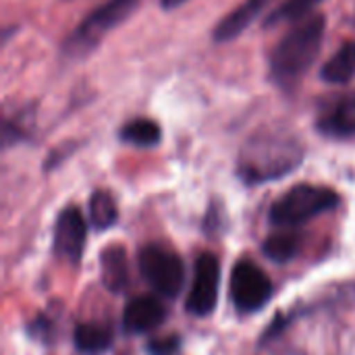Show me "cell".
<instances>
[{
  "label": "cell",
  "mask_w": 355,
  "mask_h": 355,
  "mask_svg": "<svg viewBox=\"0 0 355 355\" xmlns=\"http://www.w3.org/2000/svg\"><path fill=\"white\" fill-rule=\"evenodd\" d=\"M275 0H243L231 12H227L218 25L212 29V40L218 44H227L237 40Z\"/></svg>",
  "instance_id": "10"
},
{
  "label": "cell",
  "mask_w": 355,
  "mask_h": 355,
  "mask_svg": "<svg viewBox=\"0 0 355 355\" xmlns=\"http://www.w3.org/2000/svg\"><path fill=\"white\" fill-rule=\"evenodd\" d=\"M166 318V310L154 295H137L123 310V327L127 333H150L158 329Z\"/></svg>",
  "instance_id": "9"
},
{
  "label": "cell",
  "mask_w": 355,
  "mask_h": 355,
  "mask_svg": "<svg viewBox=\"0 0 355 355\" xmlns=\"http://www.w3.org/2000/svg\"><path fill=\"white\" fill-rule=\"evenodd\" d=\"M141 0H108L94 8L64 42L69 56H85L92 52L114 27L125 23Z\"/></svg>",
  "instance_id": "4"
},
{
  "label": "cell",
  "mask_w": 355,
  "mask_h": 355,
  "mask_svg": "<svg viewBox=\"0 0 355 355\" xmlns=\"http://www.w3.org/2000/svg\"><path fill=\"white\" fill-rule=\"evenodd\" d=\"M320 77L333 85H345L355 77V42L343 44L324 64Z\"/></svg>",
  "instance_id": "13"
},
{
  "label": "cell",
  "mask_w": 355,
  "mask_h": 355,
  "mask_svg": "<svg viewBox=\"0 0 355 355\" xmlns=\"http://www.w3.org/2000/svg\"><path fill=\"white\" fill-rule=\"evenodd\" d=\"M324 0H283L266 19L264 27H275L281 23H291V21H302L310 17V12L320 6Z\"/></svg>",
  "instance_id": "17"
},
{
  "label": "cell",
  "mask_w": 355,
  "mask_h": 355,
  "mask_svg": "<svg viewBox=\"0 0 355 355\" xmlns=\"http://www.w3.org/2000/svg\"><path fill=\"white\" fill-rule=\"evenodd\" d=\"M189 0H160V8L162 10H175L183 4H187Z\"/></svg>",
  "instance_id": "20"
},
{
  "label": "cell",
  "mask_w": 355,
  "mask_h": 355,
  "mask_svg": "<svg viewBox=\"0 0 355 355\" xmlns=\"http://www.w3.org/2000/svg\"><path fill=\"white\" fill-rule=\"evenodd\" d=\"M139 272L162 297L175 300L185 283V266L177 252L162 243H150L139 252Z\"/></svg>",
  "instance_id": "5"
},
{
  "label": "cell",
  "mask_w": 355,
  "mask_h": 355,
  "mask_svg": "<svg viewBox=\"0 0 355 355\" xmlns=\"http://www.w3.org/2000/svg\"><path fill=\"white\" fill-rule=\"evenodd\" d=\"M306 158L300 135L285 127H262L241 146L237 173L248 185H260L291 175Z\"/></svg>",
  "instance_id": "1"
},
{
  "label": "cell",
  "mask_w": 355,
  "mask_h": 355,
  "mask_svg": "<svg viewBox=\"0 0 355 355\" xmlns=\"http://www.w3.org/2000/svg\"><path fill=\"white\" fill-rule=\"evenodd\" d=\"M318 129L335 139L355 137V94L341 96L320 114Z\"/></svg>",
  "instance_id": "11"
},
{
  "label": "cell",
  "mask_w": 355,
  "mask_h": 355,
  "mask_svg": "<svg viewBox=\"0 0 355 355\" xmlns=\"http://www.w3.org/2000/svg\"><path fill=\"white\" fill-rule=\"evenodd\" d=\"M220 289V262L214 254L204 252L196 258L193 281L187 293V312L193 316H210L218 302Z\"/></svg>",
  "instance_id": "7"
},
{
  "label": "cell",
  "mask_w": 355,
  "mask_h": 355,
  "mask_svg": "<svg viewBox=\"0 0 355 355\" xmlns=\"http://www.w3.org/2000/svg\"><path fill=\"white\" fill-rule=\"evenodd\" d=\"M341 198L335 189L324 185L300 183L287 189L268 212V220L275 227H297L324 212H331L339 206Z\"/></svg>",
  "instance_id": "3"
},
{
  "label": "cell",
  "mask_w": 355,
  "mask_h": 355,
  "mask_svg": "<svg viewBox=\"0 0 355 355\" xmlns=\"http://www.w3.org/2000/svg\"><path fill=\"white\" fill-rule=\"evenodd\" d=\"M272 297L270 277L254 262L239 260L231 270V302L243 314L262 310Z\"/></svg>",
  "instance_id": "6"
},
{
  "label": "cell",
  "mask_w": 355,
  "mask_h": 355,
  "mask_svg": "<svg viewBox=\"0 0 355 355\" xmlns=\"http://www.w3.org/2000/svg\"><path fill=\"white\" fill-rule=\"evenodd\" d=\"M300 252V237L295 233H277L264 241V254L275 262H289Z\"/></svg>",
  "instance_id": "18"
},
{
  "label": "cell",
  "mask_w": 355,
  "mask_h": 355,
  "mask_svg": "<svg viewBox=\"0 0 355 355\" xmlns=\"http://www.w3.org/2000/svg\"><path fill=\"white\" fill-rule=\"evenodd\" d=\"M85 239H87V223L77 206H67L60 210L54 223L52 231V250L54 256L77 264L85 252Z\"/></svg>",
  "instance_id": "8"
},
{
  "label": "cell",
  "mask_w": 355,
  "mask_h": 355,
  "mask_svg": "<svg viewBox=\"0 0 355 355\" xmlns=\"http://www.w3.org/2000/svg\"><path fill=\"white\" fill-rule=\"evenodd\" d=\"M119 137L135 148H156L162 141V129L152 119H133L121 127Z\"/></svg>",
  "instance_id": "15"
},
{
  "label": "cell",
  "mask_w": 355,
  "mask_h": 355,
  "mask_svg": "<svg viewBox=\"0 0 355 355\" xmlns=\"http://www.w3.org/2000/svg\"><path fill=\"white\" fill-rule=\"evenodd\" d=\"M327 31L324 15L316 12L295 25L277 42L268 56V75L283 92H293L312 71Z\"/></svg>",
  "instance_id": "2"
},
{
  "label": "cell",
  "mask_w": 355,
  "mask_h": 355,
  "mask_svg": "<svg viewBox=\"0 0 355 355\" xmlns=\"http://www.w3.org/2000/svg\"><path fill=\"white\" fill-rule=\"evenodd\" d=\"M89 220L98 231L110 229L119 220V208L110 191L96 189L89 198Z\"/></svg>",
  "instance_id": "16"
},
{
  "label": "cell",
  "mask_w": 355,
  "mask_h": 355,
  "mask_svg": "<svg viewBox=\"0 0 355 355\" xmlns=\"http://www.w3.org/2000/svg\"><path fill=\"white\" fill-rule=\"evenodd\" d=\"M100 275L102 283L110 293H121L129 285V260L121 245H108L100 254Z\"/></svg>",
  "instance_id": "12"
},
{
  "label": "cell",
  "mask_w": 355,
  "mask_h": 355,
  "mask_svg": "<svg viewBox=\"0 0 355 355\" xmlns=\"http://www.w3.org/2000/svg\"><path fill=\"white\" fill-rule=\"evenodd\" d=\"M73 341L77 352L85 355H100L112 345V331L98 322H83L77 324Z\"/></svg>",
  "instance_id": "14"
},
{
  "label": "cell",
  "mask_w": 355,
  "mask_h": 355,
  "mask_svg": "<svg viewBox=\"0 0 355 355\" xmlns=\"http://www.w3.org/2000/svg\"><path fill=\"white\" fill-rule=\"evenodd\" d=\"M179 349H181V339H179V335L154 339L152 343H148V354L150 355H177L179 354Z\"/></svg>",
  "instance_id": "19"
}]
</instances>
